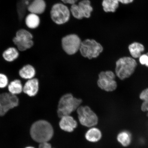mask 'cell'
<instances>
[{
  "instance_id": "4316f807",
  "label": "cell",
  "mask_w": 148,
  "mask_h": 148,
  "mask_svg": "<svg viewBox=\"0 0 148 148\" xmlns=\"http://www.w3.org/2000/svg\"><path fill=\"white\" fill-rule=\"evenodd\" d=\"M63 2L66 4H69L72 5L75 4V3L78 0H61Z\"/></svg>"
},
{
  "instance_id": "8fae6325",
  "label": "cell",
  "mask_w": 148,
  "mask_h": 148,
  "mask_svg": "<svg viewBox=\"0 0 148 148\" xmlns=\"http://www.w3.org/2000/svg\"><path fill=\"white\" fill-rule=\"evenodd\" d=\"M92 10L93 9L89 0H83L79 2L78 5H72L70 8L72 15L78 19L90 17Z\"/></svg>"
},
{
  "instance_id": "52a82bcc",
  "label": "cell",
  "mask_w": 148,
  "mask_h": 148,
  "mask_svg": "<svg viewBox=\"0 0 148 148\" xmlns=\"http://www.w3.org/2000/svg\"><path fill=\"white\" fill-rule=\"evenodd\" d=\"M79 121L84 126L91 127L97 125V114L88 106H80L77 109Z\"/></svg>"
},
{
  "instance_id": "44dd1931",
  "label": "cell",
  "mask_w": 148,
  "mask_h": 148,
  "mask_svg": "<svg viewBox=\"0 0 148 148\" xmlns=\"http://www.w3.org/2000/svg\"><path fill=\"white\" fill-rule=\"evenodd\" d=\"M101 133L99 130L93 127L89 130L86 134V138L88 141L92 142H97L101 139Z\"/></svg>"
},
{
  "instance_id": "6da1fadb",
  "label": "cell",
  "mask_w": 148,
  "mask_h": 148,
  "mask_svg": "<svg viewBox=\"0 0 148 148\" xmlns=\"http://www.w3.org/2000/svg\"><path fill=\"white\" fill-rule=\"evenodd\" d=\"M31 137L34 141L41 143L47 142L53 136L52 127L49 122L44 120L37 121L32 125L30 129Z\"/></svg>"
},
{
  "instance_id": "f546056e",
  "label": "cell",
  "mask_w": 148,
  "mask_h": 148,
  "mask_svg": "<svg viewBox=\"0 0 148 148\" xmlns=\"http://www.w3.org/2000/svg\"><path fill=\"white\" fill-rule=\"evenodd\" d=\"M25 148H34V147H26Z\"/></svg>"
},
{
  "instance_id": "2e32d148",
  "label": "cell",
  "mask_w": 148,
  "mask_h": 148,
  "mask_svg": "<svg viewBox=\"0 0 148 148\" xmlns=\"http://www.w3.org/2000/svg\"><path fill=\"white\" fill-rule=\"evenodd\" d=\"M19 51L16 48L9 47L3 51L2 53L3 58V60L7 62H14L19 57Z\"/></svg>"
},
{
  "instance_id": "484cf974",
  "label": "cell",
  "mask_w": 148,
  "mask_h": 148,
  "mask_svg": "<svg viewBox=\"0 0 148 148\" xmlns=\"http://www.w3.org/2000/svg\"><path fill=\"white\" fill-rule=\"evenodd\" d=\"M38 148H52L50 144L47 142L40 143Z\"/></svg>"
},
{
  "instance_id": "f1b7e54d",
  "label": "cell",
  "mask_w": 148,
  "mask_h": 148,
  "mask_svg": "<svg viewBox=\"0 0 148 148\" xmlns=\"http://www.w3.org/2000/svg\"><path fill=\"white\" fill-rule=\"evenodd\" d=\"M145 66H147V67L148 68V58L147 60V62H146V63Z\"/></svg>"
},
{
  "instance_id": "4fadbf2b",
  "label": "cell",
  "mask_w": 148,
  "mask_h": 148,
  "mask_svg": "<svg viewBox=\"0 0 148 148\" xmlns=\"http://www.w3.org/2000/svg\"><path fill=\"white\" fill-rule=\"evenodd\" d=\"M59 125L60 128L66 132H72L77 127V123L70 115L65 116L61 118Z\"/></svg>"
},
{
  "instance_id": "603a6c76",
  "label": "cell",
  "mask_w": 148,
  "mask_h": 148,
  "mask_svg": "<svg viewBox=\"0 0 148 148\" xmlns=\"http://www.w3.org/2000/svg\"><path fill=\"white\" fill-rule=\"evenodd\" d=\"M9 82L7 76L5 74L0 73V89L7 87Z\"/></svg>"
},
{
  "instance_id": "ba28073f",
  "label": "cell",
  "mask_w": 148,
  "mask_h": 148,
  "mask_svg": "<svg viewBox=\"0 0 148 148\" xmlns=\"http://www.w3.org/2000/svg\"><path fill=\"white\" fill-rule=\"evenodd\" d=\"M53 21L58 25H62L68 22L70 17V12L68 7L62 3L53 5L51 12Z\"/></svg>"
},
{
  "instance_id": "d6986e66",
  "label": "cell",
  "mask_w": 148,
  "mask_h": 148,
  "mask_svg": "<svg viewBox=\"0 0 148 148\" xmlns=\"http://www.w3.org/2000/svg\"><path fill=\"white\" fill-rule=\"evenodd\" d=\"M117 140L120 145L123 147H128L132 140V136L128 131L123 130L120 132L117 136Z\"/></svg>"
},
{
  "instance_id": "cb8c5ba5",
  "label": "cell",
  "mask_w": 148,
  "mask_h": 148,
  "mask_svg": "<svg viewBox=\"0 0 148 148\" xmlns=\"http://www.w3.org/2000/svg\"><path fill=\"white\" fill-rule=\"evenodd\" d=\"M140 99L148 104V88L142 90L139 96Z\"/></svg>"
},
{
  "instance_id": "ac0fdd59",
  "label": "cell",
  "mask_w": 148,
  "mask_h": 148,
  "mask_svg": "<svg viewBox=\"0 0 148 148\" xmlns=\"http://www.w3.org/2000/svg\"><path fill=\"white\" fill-rule=\"evenodd\" d=\"M129 51L132 58H139L142 53L145 51V48L143 44L140 42H134L129 46Z\"/></svg>"
},
{
  "instance_id": "5bb4252c",
  "label": "cell",
  "mask_w": 148,
  "mask_h": 148,
  "mask_svg": "<svg viewBox=\"0 0 148 148\" xmlns=\"http://www.w3.org/2000/svg\"><path fill=\"white\" fill-rule=\"evenodd\" d=\"M46 7L44 0H33L28 6L27 10L31 13L38 15L43 13Z\"/></svg>"
},
{
  "instance_id": "d4e9b609",
  "label": "cell",
  "mask_w": 148,
  "mask_h": 148,
  "mask_svg": "<svg viewBox=\"0 0 148 148\" xmlns=\"http://www.w3.org/2000/svg\"><path fill=\"white\" fill-rule=\"evenodd\" d=\"M148 58V53L147 54H142L139 58V60L140 64L142 65H145Z\"/></svg>"
},
{
  "instance_id": "7c38bea8",
  "label": "cell",
  "mask_w": 148,
  "mask_h": 148,
  "mask_svg": "<svg viewBox=\"0 0 148 148\" xmlns=\"http://www.w3.org/2000/svg\"><path fill=\"white\" fill-rule=\"evenodd\" d=\"M39 90V82L36 78L27 80L23 85V91L24 93L30 97L36 96Z\"/></svg>"
},
{
  "instance_id": "7402d4cb",
  "label": "cell",
  "mask_w": 148,
  "mask_h": 148,
  "mask_svg": "<svg viewBox=\"0 0 148 148\" xmlns=\"http://www.w3.org/2000/svg\"><path fill=\"white\" fill-rule=\"evenodd\" d=\"M119 2L118 0H103L102 6L105 12H115L119 7Z\"/></svg>"
},
{
  "instance_id": "5b68a950",
  "label": "cell",
  "mask_w": 148,
  "mask_h": 148,
  "mask_svg": "<svg viewBox=\"0 0 148 148\" xmlns=\"http://www.w3.org/2000/svg\"><path fill=\"white\" fill-rule=\"evenodd\" d=\"M12 41L19 51H24L31 49L34 42L33 36L27 29H22L17 31Z\"/></svg>"
},
{
  "instance_id": "277c9868",
  "label": "cell",
  "mask_w": 148,
  "mask_h": 148,
  "mask_svg": "<svg viewBox=\"0 0 148 148\" xmlns=\"http://www.w3.org/2000/svg\"><path fill=\"white\" fill-rule=\"evenodd\" d=\"M79 51L83 57L91 60L99 56L103 51V47L95 40L88 39L82 42Z\"/></svg>"
},
{
  "instance_id": "83f0119b",
  "label": "cell",
  "mask_w": 148,
  "mask_h": 148,
  "mask_svg": "<svg viewBox=\"0 0 148 148\" xmlns=\"http://www.w3.org/2000/svg\"><path fill=\"white\" fill-rule=\"evenodd\" d=\"M119 2L124 4H127L133 2L134 0H118Z\"/></svg>"
},
{
  "instance_id": "9a60e30c",
  "label": "cell",
  "mask_w": 148,
  "mask_h": 148,
  "mask_svg": "<svg viewBox=\"0 0 148 148\" xmlns=\"http://www.w3.org/2000/svg\"><path fill=\"white\" fill-rule=\"evenodd\" d=\"M36 75V69L30 64L25 65L18 71V75L22 79L29 80L34 78Z\"/></svg>"
},
{
  "instance_id": "30bf717a",
  "label": "cell",
  "mask_w": 148,
  "mask_h": 148,
  "mask_svg": "<svg viewBox=\"0 0 148 148\" xmlns=\"http://www.w3.org/2000/svg\"><path fill=\"white\" fill-rule=\"evenodd\" d=\"M62 42L65 52L71 55L75 54L79 50L82 42L77 35L71 34L64 37Z\"/></svg>"
},
{
  "instance_id": "e0dca14e",
  "label": "cell",
  "mask_w": 148,
  "mask_h": 148,
  "mask_svg": "<svg viewBox=\"0 0 148 148\" xmlns=\"http://www.w3.org/2000/svg\"><path fill=\"white\" fill-rule=\"evenodd\" d=\"M23 85L21 80L16 79L9 82L7 86L8 92L13 95L17 96L23 91Z\"/></svg>"
},
{
  "instance_id": "7a4b0ae2",
  "label": "cell",
  "mask_w": 148,
  "mask_h": 148,
  "mask_svg": "<svg viewBox=\"0 0 148 148\" xmlns=\"http://www.w3.org/2000/svg\"><path fill=\"white\" fill-rule=\"evenodd\" d=\"M137 63L132 57L125 56L116 61L115 73L120 80L129 78L134 73L137 66Z\"/></svg>"
},
{
  "instance_id": "3957f363",
  "label": "cell",
  "mask_w": 148,
  "mask_h": 148,
  "mask_svg": "<svg viewBox=\"0 0 148 148\" xmlns=\"http://www.w3.org/2000/svg\"><path fill=\"white\" fill-rule=\"evenodd\" d=\"M82 100L74 97L71 93L63 95L59 101L57 114L59 117L70 115L72 112L77 110L80 106Z\"/></svg>"
},
{
  "instance_id": "9c48e42d",
  "label": "cell",
  "mask_w": 148,
  "mask_h": 148,
  "mask_svg": "<svg viewBox=\"0 0 148 148\" xmlns=\"http://www.w3.org/2000/svg\"><path fill=\"white\" fill-rule=\"evenodd\" d=\"M19 102L17 96L9 92L0 93V116H4L9 110L17 107Z\"/></svg>"
},
{
  "instance_id": "ffe728a7",
  "label": "cell",
  "mask_w": 148,
  "mask_h": 148,
  "mask_svg": "<svg viewBox=\"0 0 148 148\" xmlns=\"http://www.w3.org/2000/svg\"><path fill=\"white\" fill-rule=\"evenodd\" d=\"M25 21L27 27L31 29L36 28L39 25L40 23L38 15L31 13L26 17Z\"/></svg>"
},
{
  "instance_id": "8992f818",
  "label": "cell",
  "mask_w": 148,
  "mask_h": 148,
  "mask_svg": "<svg viewBox=\"0 0 148 148\" xmlns=\"http://www.w3.org/2000/svg\"><path fill=\"white\" fill-rule=\"evenodd\" d=\"M116 75L110 70L101 71L99 75L97 81L98 86L107 92H112L116 90L118 84L115 80Z\"/></svg>"
}]
</instances>
